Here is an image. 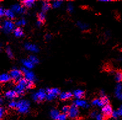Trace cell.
Wrapping results in <instances>:
<instances>
[{"label":"cell","instance_id":"1","mask_svg":"<svg viewBox=\"0 0 122 120\" xmlns=\"http://www.w3.org/2000/svg\"><path fill=\"white\" fill-rule=\"evenodd\" d=\"M33 86H34V83L28 81L25 78H23L17 83L14 90L17 94L18 96H21L24 95V92L27 89H31L33 88Z\"/></svg>","mask_w":122,"mask_h":120},{"label":"cell","instance_id":"2","mask_svg":"<svg viewBox=\"0 0 122 120\" xmlns=\"http://www.w3.org/2000/svg\"><path fill=\"white\" fill-rule=\"evenodd\" d=\"M30 104L29 101L27 100L22 99L17 102L16 109L19 113L25 114V113L28 112L29 109H30Z\"/></svg>","mask_w":122,"mask_h":120},{"label":"cell","instance_id":"3","mask_svg":"<svg viewBox=\"0 0 122 120\" xmlns=\"http://www.w3.org/2000/svg\"><path fill=\"white\" fill-rule=\"evenodd\" d=\"M46 95H47V92L46 90L44 89H40L37 92H36L32 95V98L33 100L37 102H40L43 101L44 100L46 99Z\"/></svg>","mask_w":122,"mask_h":120},{"label":"cell","instance_id":"4","mask_svg":"<svg viewBox=\"0 0 122 120\" xmlns=\"http://www.w3.org/2000/svg\"><path fill=\"white\" fill-rule=\"evenodd\" d=\"M46 92H47V95H46V100L49 101H51L56 99L57 96L61 94V90L58 88H51V89H47Z\"/></svg>","mask_w":122,"mask_h":120},{"label":"cell","instance_id":"5","mask_svg":"<svg viewBox=\"0 0 122 120\" xmlns=\"http://www.w3.org/2000/svg\"><path fill=\"white\" fill-rule=\"evenodd\" d=\"M21 71L23 73L24 75V78L27 81L30 82L34 83L36 80V78L35 76V75L33 71H30L29 70L27 69L25 67H22L21 68Z\"/></svg>","mask_w":122,"mask_h":120},{"label":"cell","instance_id":"6","mask_svg":"<svg viewBox=\"0 0 122 120\" xmlns=\"http://www.w3.org/2000/svg\"><path fill=\"white\" fill-rule=\"evenodd\" d=\"M15 25L10 20H5L3 21L1 25V28L3 31L6 33H9L12 31H14Z\"/></svg>","mask_w":122,"mask_h":120},{"label":"cell","instance_id":"7","mask_svg":"<svg viewBox=\"0 0 122 120\" xmlns=\"http://www.w3.org/2000/svg\"><path fill=\"white\" fill-rule=\"evenodd\" d=\"M11 79L14 81L16 83L19 82L22 79H23V73L21 70H18L16 68H14L9 73Z\"/></svg>","mask_w":122,"mask_h":120},{"label":"cell","instance_id":"8","mask_svg":"<svg viewBox=\"0 0 122 120\" xmlns=\"http://www.w3.org/2000/svg\"><path fill=\"white\" fill-rule=\"evenodd\" d=\"M79 115H80V111H79L78 108L73 104L70 106V110L67 114L68 117L71 120H75L78 118Z\"/></svg>","mask_w":122,"mask_h":120},{"label":"cell","instance_id":"9","mask_svg":"<svg viewBox=\"0 0 122 120\" xmlns=\"http://www.w3.org/2000/svg\"><path fill=\"white\" fill-rule=\"evenodd\" d=\"M113 110L111 107V105L109 104L104 105L102 108V114L106 118H109L112 116V113H113Z\"/></svg>","mask_w":122,"mask_h":120},{"label":"cell","instance_id":"10","mask_svg":"<svg viewBox=\"0 0 122 120\" xmlns=\"http://www.w3.org/2000/svg\"><path fill=\"white\" fill-rule=\"evenodd\" d=\"M11 10L14 13L15 12L17 14H24L25 12V9L22 6H21L20 5H19V4H15V5H12L11 6Z\"/></svg>","mask_w":122,"mask_h":120},{"label":"cell","instance_id":"11","mask_svg":"<svg viewBox=\"0 0 122 120\" xmlns=\"http://www.w3.org/2000/svg\"><path fill=\"white\" fill-rule=\"evenodd\" d=\"M24 48L26 50H28L30 52H34V53H36L39 51V48H38V46L35 45L31 44V43H25L24 45Z\"/></svg>","mask_w":122,"mask_h":120},{"label":"cell","instance_id":"12","mask_svg":"<svg viewBox=\"0 0 122 120\" xmlns=\"http://www.w3.org/2000/svg\"><path fill=\"white\" fill-rule=\"evenodd\" d=\"M73 105L78 108V107H81V108H88L89 107V104L87 103V102L85 100L82 99H76L73 101Z\"/></svg>","mask_w":122,"mask_h":120},{"label":"cell","instance_id":"13","mask_svg":"<svg viewBox=\"0 0 122 120\" xmlns=\"http://www.w3.org/2000/svg\"><path fill=\"white\" fill-rule=\"evenodd\" d=\"M5 96L6 99L9 100H13L18 96L15 90H9L5 93Z\"/></svg>","mask_w":122,"mask_h":120},{"label":"cell","instance_id":"14","mask_svg":"<svg viewBox=\"0 0 122 120\" xmlns=\"http://www.w3.org/2000/svg\"><path fill=\"white\" fill-rule=\"evenodd\" d=\"M73 94L71 92H61L59 95V99L62 100H66L70 99L73 96Z\"/></svg>","mask_w":122,"mask_h":120},{"label":"cell","instance_id":"15","mask_svg":"<svg viewBox=\"0 0 122 120\" xmlns=\"http://www.w3.org/2000/svg\"><path fill=\"white\" fill-rule=\"evenodd\" d=\"M73 96L76 99H81V98L85 96V91L80 89H76L73 92Z\"/></svg>","mask_w":122,"mask_h":120},{"label":"cell","instance_id":"16","mask_svg":"<svg viewBox=\"0 0 122 120\" xmlns=\"http://www.w3.org/2000/svg\"><path fill=\"white\" fill-rule=\"evenodd\" d=\"M11 80V77L9 74L8 73H3L0 76V81L2 83H5Z\"/></svg>","mask_w":122,"mask_h":120},{"label":"cell","instance_id":"17","mask_svg":"<svg viewBox=\"0 0 122 120\" xmlns=\"http://www.w3.org/2000/svg\"><path fill=\"white\" fill-rule=\"evenodd\" d=\"M22 6L25 7L27 8H32L35 5L34 0H24L21 2Z\"/></svg>","mask_w":122,"mask_h":120},{"label":"cell","instance_id":"18","mask_svg":"<svg viewBox=\"0 0 122 120\" xmlns=\"http://www.w3.org/2000/svg\"><path fill=\"white\" fill-rule=\"evenodd\" d=\"M22 64H23L24 67L27 68V69H28V70H30L31 68H33V66H34V64H32L28 59L22 60Z\"/></svg>","mask_w":122,"mask_h":120},{"label":"cell","instance_id":"19","mask_svg":"<svg viewBox=\"0 0 122 120\" xmlns=\"http://www.w3.org/2000/svg\"><path fill=\"white\" fill-rule=\"evenodd\" d=\"M13 33L17 38H21L24 36V31L20 27H17L15 28V30L13 31Z\"/></svg>","mask_w":122,"mask_h":120},{"label":"cell","instance_id":"20","mask_svg":"<svg viewBox=\"0 0 122 120\" xmlns=\"http://www.w3.org/2000/svg\"><path fill=\"white\" fill-rule=\"evenodd\" d=\"M51 4L48 1H45L42 3V10L43 12H46L50 9L51 7Z\"/></svg>","mask_w":122,"mask_h":120},{"label":"cell","instance_id":"21","mask_svg":"<svg viewBox=\"0 0 122 120\" xmlns=\"http://www.w3.org/2000/svg\"><path fill=\"white\" fill-rule=\"evenodd\" d=\"M59 115L60 113L59 111V110H57V109H55V108L51 110L50 113H49V115H50L51 118L54 120H57V119L58 116H59Z\"/></svg>","mask_w":122,"mask_h":120},{"label":"cell","instance_id":"22","mask_svg":"<svg viewBox=\"0 0 122 120\" xmlns=\"http://www.w3.org/2000/svg\"><path fill=\"white\" fill-rule=\"evenodd\" d=\"M5 16L9 20L14 19L15 18V13L11 9H7L5 12Z\"/></svg>","mask_w":122,"mask_h":120},{"label":"cell","instance_id":"23","mask_svg":"<svg viewBox=\"0 0 122 120\" xmlns=\"http://www.w3.org/2000/svg\"><path fill=\"white\" fill-rule=\"evenodd\" d=\"M92 105L94 106H98L99 107H103L104 106V104H103L102 101L101 100V99H94L92 101Z\"/></svg>","mask_w":122,"mask_h":120},{"label":"cell","instance_id":"24","mask_svg":"<svg viewBox=\"0 0 122 120\" xmlns=\"http://www.w3.org/2000/svg\"><path fill=\"white\" fill-rule=\"evenodd\" d=\"M115 80L118 83H120L122 81V71H117L115 74Z\"/></svg>","mask_w":122,"mask_h":120},{"label":"cell","instance_id":"25","mask_svg":"<svg viewBox=\"0 0 122 120\" xmlns=\"http://www.w3.org/2000/svg\"><path fill=\"white\" fill-rule=\"evenodd\" d=\"M76 25H77L78 27L82 30H88V27H89L88 24H85V23L81 22H78L76 23Z\"/></svg>","mask_w":122,"mask_h":120},{"label":"cell","instance_id":"26","mask_svg":"<svg viewBox=\"0 0 122 120\" xmlns=\"http://www.w3.org/2000/svg\"><path fill=\"white\" fill-rule=\"evenodd\" d=\"M62 1H60V0H57V1H54L51 4V6L53 8H59L60 6H61L62 5Z\"/></svg>","mask_w":122,"mask_h":120},{"label":"cell","instance_id":"27","mask_svg":"<svg viewBox=\"0 0 122 120\" xmlns=\"http://www.w3.org/2000/svg\"><path fill=\"white\" fill-rule=\"evenodd\" d=\"M38 20L41 22L42 23L45 22V20H46V15H45V12H41L39 13L38 14Z\"/></svg>","mask_w":122,"mask_h":120},{"label":"cell","instance_id":"28","mask_svg":"<svg viewBox=\"0 0 122 120\" xmlns=\"http://www.w3.org/2000/svg\"><path fill=\"white\" fill-rule=\"evenodd\" d=\"M28 60L33 64H37L39 62V59L35 55H30L28 58Z\"/></svg>","mask_w":122,"mask_h":120},{"label":"cell","instance_id":"29","mask_svg":"<svg viewBox=\"0 0 122 120\" xmlns=\"http://www.w3.org/2000/svg\"><path fill=\"white\" fill-rule=\"evenodd\" d=\"M6 52L7 54V55L8 56V57L10 58V59H12L14 57V54L13 52H12V50L10 48L9 46H7L6 48Z\"/></svg>","mask_w":122,"mask_h":120},{"label":"cell","instance_id":"30","mask_svg":"<svg viewBox=\"0 0 122 120\" xmlns=\"http://www.w3.org/2000/svg\"><path fill=\"white\" fill-rule=\"evenodd\" d=\"M122 92V85L121 83H117L115 89V94Z\"/></svg>","mask_w":122,"mask_h":120},{"label":"cell","instance_id":"31","mask_svg":"<svg viewBox=\"0 0 122 120\" xmlns=\"http://www.w3.org/2000/svg\"><path fill=\"white\" fill-rule=\"evenodd\" d=\"M26 23H27V22H26L25 19H22L21 20H19L17 21L15 24V25H16V26H17L18 27H20V26H24V25H25Z\"/></svg>","mask_w":122,"mask_h":120},{"label":"cell","instance_id":"32","mask_svg":"<svg viewBox=\"0 0 122 120\" xmlns=\"http://www.w3.org/2000/svg\"><path fill=\"white\" fill-rule=\"evenodd\" d=\"M101 100L102 101L103 104H104V105H107L109 104V99L108 98V97L106 96V95H103V96H101Z\"/></svg>","mask_w":122,"mask_h":120},{"label":"cell","instance_id":"33","mask_svg":"<svg viewBox=\"0 0 122 120\" xmlns=\"http://www.w3.org/2000/svg\"><path fill=\"white\" fill-rule=\"evenodd\" d=\"M69 110H70V107L68 106V105H65L64 107L62 108V113H64V114H68V113H69Z\"/></svg>","mask_w":122,"mask_h":120},{"label":"cell","instance_id":"34","mask_svg":"<svg viewBox=\"0 0 122 120\" xmlns=\"http://www.w3.org/2000/svg\"><path fill=\"white\" fill-rule=\"evenodd\" d=\"M67 114H64V113H60L59 116H58L57 120H66L67 118Z\"/></svg>","mask_w":122,"mask_h":120},{"label":"cell","instance_id":"35","mask_svg":"<svg viewBox=\"0 0 122 120\" xmlns=\"http://www.w3.org/2000/svg\"><path fill=\"white\" fill-rule=\"evenodd\" d=\"M17 102H16L15 101L12 100L10 101V102L9 103V107L11 108H17Z\"/></svg>","mask_w":122,"mask_h":120},{"label":"cell","instance_id":"36","mask_svg":"<svg viewBox=\"0 0 122 120\" xmlns=\"http://www.w3.org/2000/svg\"><path fill=\"white\" fill-rule=\"evenodd\" d=\"M106 118L102 113H98L95 118L96 120H106Z\"/></svg>","mask_w":122,"mask_h":120},{"label":"cell","instance_id":"37","mask_svg":"<svg viewBox=\"0 0 122 120\" xmlns=\"http://www.w3.org/2000/svg\"><path fill=\"white\" fill-rule=\"evenodd\" d=\"M67 11L69 12H72L73 11V6L71 3H69L67 6Z\"/></svg>","mask_w":122,"mask_h":120},{"label":"cell","instance_id":"38","mask_svg":"<svg viewBox=\"0 0 122 120\" xmlns=\"http://www.w3.org/2000/svg\"><path fill=\"white\" fill-rule=\"evenodd\" d=\"M5 110L4 109V108L2 107H1L0 108V119L2 120L3 118V116L5 115Z\"/></svg>","mask_w":122,"mask_h":120},{"label":"cell","instance_id":"39","mask_svg":"<svg viewBox=\"0 0 122 120\" xmlns=\"http://www.w3.org/2000/svg\"><path fill=\"white\" fill-rule=\"evenodd\" d=\"M118 117H120L118 114L117 111H113V113H112V118H113L115 120H117V119L118 118Z\"/></svg>","mask_w":122,"mask_h":120},{"label":"cell","instance_id":"40","mask_svg":"<svg viewBox=\"0 0 122 120\" xmlns=\"http://www.w3.org/2000/svg\"><path fill=\"white\" fill-rule=\"evenodd\" d=\"M5 12H6V10L3 9L2 7H1V8H0V16L2 17L4 15H5Z\"/></svg>","mask_w":122,"mask_h":120},{"label":"cell","instance_id":"41","mask_svg":"<svg viewBox=\"0 0 122 120\" xmlns=\"http://www.w3.org/2000/svg\"><path fill=\"white\" fill-rule=\"evenodd\" d=\"M117 111L118 114L119 116H121V117H122V105H121L119 108H118V109Z\"/></svg>","mask_w":122,"mask_h":120},{"label":"cell","instance_id":"42","mask_svg":"<svg viewBox=\"0 0 122 120\" xmlns=\"http://www.w3.org/2000/svg\"><path fill=\"white\" fill-rule=\"evenodd\" d=\"M97 114H98V113H97L96 111H92V112L91 113V114H90V116H91V118H95Z\"/></svg>","mask_w":122,"mask_h":120},{"label":"cell","instance_id":"43","mask_svg":"<svg viewBox=\"0 0 122 120\" xmlns=\"http://www.w3.org/2000/svg\"><path fill=\"white\" fill-rule=\"evenodd\" d=\"M115 97L117 98L118 99L120 100H122V92L118 94H115Z\"/></svg>","mask_w":122,"mask_h":120},{"label":"cell","instance_id":"44","mask_svg":"<svg viewBox=\"0 0 122 120\" xmlns=\"http://www.w3.org/2000/svg\"><path fill=\"white\" fill-rule=\"evenodd\" d=\"M51 38H52V36L50 34H47L45 36V40H46V41H49V40H50L51 39Z\"/></svg>","mask_w":122,"mask_h":120},{"label":"cell","instance_id":"45","mask_svg":"<svg viewBox=\"0 0 122 120\" xmlns=\"http://www.w3.org/2000/svg\"><path fill=\"white\" fill-rule=\"evenodd\" d=\"M43 24V23H42L41 22H40V21H39V20H38L37 22H36V25H37L38 27H40L41 25Z\"/></svg>","mask_w":122,"mask_h":120},{"label":"cell","instance_id":"46","mask_svg":"<svg viewBox=\"0 0 122 120\" xmlns=\"http://www.w3.org/2000/svg\"><path fill=\"white\" fill-rule=\"evenodd\" d=\"M100 2H102V3H109V2H111L112 1H110V0H101L99 1Z\"/></svg>","mask_w":122,"mask_h":120},{"label":"cell","instance_id":"47","mask_svg":"<svg viewBox=\"0 0 122 120\" xmlns=\"http://www.w3.org/2000/svg\"><path fill=\"white\" fill-rule=\"evenodd\" d=\"M3 103V98H1L0 99V104H1V105H2Z\"/></svg>","mask_w":122,"mask_h":120}]
</instances>
